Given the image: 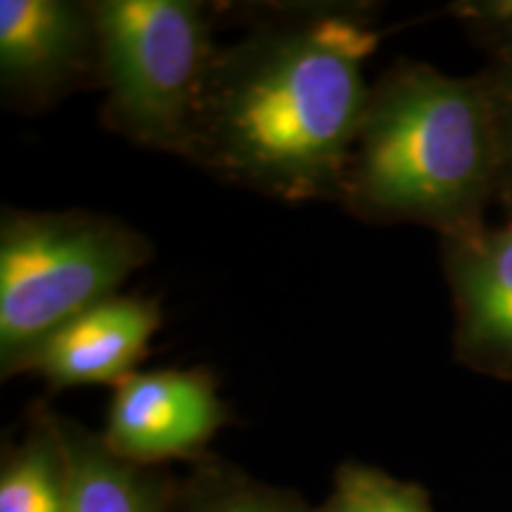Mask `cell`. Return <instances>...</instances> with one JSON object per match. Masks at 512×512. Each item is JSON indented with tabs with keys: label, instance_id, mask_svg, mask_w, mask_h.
<instances>
[{
	"label": "cell",
	"instance_id": "obj_1",
	"mask_svg": "<svg viewBox=\"0 0 512 512\" xmlns=\"http://www.w3.org/2000/svg\"><path fill=\"white\" fill-rule=\"evenodd\" d=\"M219 46L185 162L280 202H337L380 34L354 3L259 5Z\"/></svg>",
	"mask_w": 512,
	"mask_h": 512
},
{
	"label": "cell",
	"instance_id": "obj_2",
	"mask_svg": "<svg viewBox=\"0 0 512 512\" xmlns=\"http://www.w3.org/2000/svg\"><path fill=\"white\" fill-rule=\"evenodd\" d=\"M498 195V131L482 76L396 60L370 83L337 200L347 214L448 240L484 228Z\"/></svg>",
	"mask_w": 512,
	"mask_h": 512
},
{
	"label": "cell",
	"instance_id": "obj_3",
	"mask_svg": "<svg viewBox=\"0 0 512 512\" xmlns=\"http://www.w3.org/2000/svg\"><path fill=\"white\" fill-rule=\"evenodd\" d=\"M155 247L112 216L91 211L0 214V377L22 373L24 361L64 323L107 299Z\"/></svg>",
	"mask_w": 512,
	"mask_h": 512
},
{
	"label": "cell",
	"instance_id": "obj_4",
	"mask_svg": "<svg viewBox=\"0 0 512 512\" xmlns=\"http://www.w3.org/2000/svg\"><path fill=\"white\" fill-rule=\"evenodd\" d=\"M102 124L128 143L185 159L219 46L221 5L200 0H93Z\"/></svg>",
	"mask_w": 512,
	"mask_h": 512
},
{
	"label": "cell",
	"instance_id": "obj_5",
	"mask_svg": "<svg viewBox=\"0 0 512 512\" xmlns=\"http://www.w3.org/2000/svg\"><path fill=\"white\" fill-rule=\"evenodd\" d=\"M93 86H100L93 0H0L5 107L36 114Z\"/></svg>",
	"mask_w": 512,
	"mask_h": 512
},
{
	"label": "cell",
	"instance_id": "obj_6",
	"mask_svg": "<svg viewBox=\"0 0 512 512\" xmlns=\"http://www.w3.org/2000/svg\"><path fill=\"white\" fill-rule=\"evenodd\" d=\"M230 420L207 368L136 370L114 387L102 441L131 465L200 458Z\"/></svg>",
	"mask_w": 512,
	"mask_h": 512
},
{
	"label": "cell",
	"instance_id": "obj_7",
	"mask_svg": "<svg viewBox=\"0 0 512 512\" xmlns=\"http://www.w3.org/2000/svg\"><path fill=\"white\" fill-rule=\"evenodd\" d=\"M441 264L453 304V356L465 368L512 382V214L441 240Z\"/></svg>",
	"mask_w": 512,
	"mask_h": 512
},
{
	"label": "cell",
	"instance_id": "obj_8",
	"mask_svg": "<svg viewBox=\"0 0 512 512\" xmlns=\"http://www.w3.org/2000/svg\"><path fill=\"white\" fill-rule=\"evenodd\" d=\"M162 320L157 299L117 294L43 339L27 356L22 373L41 375L53 389L117 387L136 373Z\"/></svg>",
	"mask_w": 512,
	"mask_h": 512
},
{
	"label": "cell",
	"instance_id": "obj_9",
	"mask_svg": "<svg viewBox=\"0 0 512 512\" xmlns=\"http://www.w3.org/2000/svg\"><path fill=\"white\" fill-rule=\"evenodd\" d=\"M69 456L67 512H171V489L150 467L114 456L100 434L62 420Z\"/></svg>",
	"mask_w": 512,
	"mask_h": 512
},
{
	"label": "cell",
	"instance_id": "obj_10",
	"mask_svg": "<svg viewBox=\"0 0 512 512\" xmlns=\"http://www.w3.org/2000/svg\"><path fill=\"white\" fill-rule=\"evenodd\" d=\"M69 456L62 418L34 406L24 437L0 463V512H67Z\"/></svg>",
	"mask_w": 512,
	"mask_h": 512
},
{
	"label": "cell",
	"instance_id": "obj_11",
	"mask_svg": "<svg viewBox=\"0 0 512 512\" xmlns=\"http://www.w3.org/2000/svg\"><path fill=\"white\" fill-rule=\"evenodd\" d=\"M318 512H434V508L422 486L351 460L335 472L332 494Z\"/></svg>",
	"mask_w": 512,
	"mask_h": 512
},
{
	"label": "cell",
	"instance_id": "obj_12",
	"mask_svg": "<svg viewBox=\"0 0 512 512\" xmlns=\"http://www.w3.org/2000/svg\"><path fill=\"white\" fill-rule=\"evenodd\" d=\"M183 503L185 512H309L297 496L219 465L202 467L192 477Z\"/></svg>",
	"mask_w": 512,
	"mask_h": 512
},
{
	"label": "cell",
	"instance_id": "obj_13",
	"mask_svg": "<svg viewBox=\"0 0 512 512\" xmlns=\"http://www.w3.org/2000/svg\"><path fill=\"white\" fill-rule=\"evenodd\" d=\"M491 98L501 157V195L498 204L512 214V43L489 50V64L479 72Z\"/></svg>",
	"mask_w": 512,
	"mask_h": 512
},
{
	"label": "cell",
	"instance_id": "obj_14",
	"mask_svg": "<svg viewBox=\"0 0 512 512\" xmlns=\"http://www.w3.org/2000/svg\"><path fill=\"white\" fill-rule=\"evenodd\" d=\"M446 12L463 22L486 50L512 43V0H460L448 5Z\"/></svg>",
	"mask_w": 512,
	"mask_h": 512
}]
</instances>
